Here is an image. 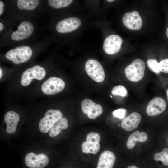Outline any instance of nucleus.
<instances>
[{"label": "nucleus", "mask_w": 168, "mask_h": 168, "mask_svg": "<svg viewBox=\"0 0 168 168\" xmlns=\"http://www.w3.org/2000/svg\"><path fill=\"white\" fill-rule=\"evenodd\" d=\"M32 54L33 51L30 47L21 45L8 51L5 54V57L13 63L19 64L28 61Z\"/></svg>", "instance_id": "nucleus-1"}, {"label": "nucleus", "mask_w": 168, "mask_h": 168, "mask_svg": "<svg viewBox=\"0 0 168 168\" xmlns=\"http://www.w3.org/2000/svg\"><path fill=\"white\" fill-rule=\"evenodd\" d=\"M145 68L144 62L140 59H136L125 68L124 70L125 76L130 81L138 82L143 78Z\"/></svg>", "instance_id": "nucleus-2"}, {"label": "nucleus", "mask_w": 168, "mask_h": 168, "mask_svg": "<svg viewBox=\"0 0 168 168\" xmlns=\"http://www.w3.org/2000/svg\"><path fill=\"white\" fill-rule=\"evenodd\" d=\"M46 74V71L44 68L39 65H35L23 72L21 83L23 86H27L30 84L34 79L39 80L43 79Z\"/></svg>", "instance_id": "nucleus-3"}, {"label": "nucleus", "mask_w": 168, "mask_h": 168, "mask_svg": "<svg viewBox=\"0 0 168 168\" xmlns=\"http://www.w3.org/2000/svg\"><path fill=\"white\" fill-rule=\"evenodd\" d=\"M63 117V114L59 110L50 109L45 113L44 116L40 121L39 124L40 131L46 133L49 131L54 124Z\"/></svg>", "instance_id": "nucleus-4"}, {"label": "nucleus", "mask_w": 168, "mask_h": 168, "mask_svg": "<svg viewBox=\"0 0 168 168\" xmlns=\"http://www.w3.org/2000/svg\"><path fill=\"white\" fill-rule=\"evenodd\" d=\"M65 83L62 79L57 77H51L42 84L41 90L44 94L52 95L62 91L65 87Z\"/></svg>", "instance_id": "nucleus-5"}, {"label": "nucleus", "mask_w": 168, "mask_h": 168, "mask_svg": "<svg viewBox=\"0 0 168 168\" xmlns=\"http://www.w3.org/2000/svg\"><path fill=\"white\" fill-rule=\"evenodd\" d=\"M85 69L88 75L95 81L101 82L105 78L104 68L101 64L97 60L89 59L86 62Z\"/></svg>", "instance_id": "nucleus-6"}, {"label": "nucleus", "mask_w": 168, "mask_h": 168, "mask_svg": "<svg viewBox=\"0 0 168 168\" xmlns=\"http://www.w3.org/2000/svg\"><path fill=\"white\" fill-rule=\"evenodd\" d=\"M34 31V26L30 22L24 21L21 22L16 30L11 34V38L13 41H21L29 37Z\"/></svg>", "instance_id": "nucleus-7"}, {"label": "nucleus", "mask_w": 168, "mask_h": 168, "mask_svg": "<svg viewBox=\"0 0 168 168\" xmlns=\"http://www.w3.org/2000/svg\"><path fill=\"white\" fill-rule=\"evenodd\" d=\"M26 165L30 168H43L48 164L49 159L44 154H35L32 152L27 154L25 158Z\"/></svg>", "instance_id": "nucleus-8"}, {"label": "nucleus", "mask_w": 168, "mask_h": 168, "mask_svg": "<svg viewBox=\"0 0 168 168\" xmlns=\"http://www.w3.org/2000/svg\"><path fill=\"white\" fill-rule=\"evenodd\" d=\"M122 42L123 40L119 36L115 34L109 35L104 41L103 50L107 54H115L120 50Z\"/></svg>", "instance_id": "nucleus-9"}, {"label": "nucleus", "mask_w": 168, "mask_h": 168, "mask_svg": "<svg viewBox=\"0 0 168 168\" xmlns=\"http://www.w3.org/2000/svg\"><path fill=\"white\" fill-rule=\"evenodd\" d=\"M122 21L126 27L134 30H140L142 25V20L136 11L125 13L122 17Z\"/></svg>", "instance_id": "nucleus-10"}, {"label": "nucleus", "mask_w": 168, "mask_h": 168, "mask_svg": "<svg viewBox=\"0 0 168 168\" xmlns=\"http://www.w3.org/2000/svg\"><path fill=\"white\" fill-rule=\"evenodd\" d=\"M81 24L80 19L76 17H69L58 22L56 26V30L59 33H65L72 32L77 29Z\"/></svg>", "instance_id": "nucleus-11"}, {"label": "nucleus", "mask_w": 168, "mask_h": 168, "mask_svg": "<svg viewBox=\"0 0 168 168\" xmlns=\"http://www.w3.org/2000/svg\"><path fill=\"white\" fill-rule=\"evenodd\" d=\"M166 106V103L163 99L160 97H155L148 104L146 108V113L151 116L158 115L165 110Z\"/></svg>", "instance_id": "nucleus-12"}, {"label": "nucleus", "mask_w": 168, "mask_h": 168, "mask_svg": "<svg viewBox=\"0 0 168 168\" xmlns=\"http://www.w3.org/2000/svg\"><path fill=\"white\" fill-rule=\"evenodd\" d=\"M141 119V117L139 114L133 112L122 120L121 123V127L128 131L133 130L139 125Z\"/></svg>", "instance_id": "nucleus-13"}, {"label": "nucleus", "mask_w": 168, "mask_h": 168, "mask_svg": "<svg viewBox=\"0 0 168 168\" xmlns=\"http://www.w3.org/2000/svg\"><path fill=\"white\" fill-rule=\"evenodd\" d=\"M20 116L16 112L10 111L7 112L4 116V120L7 126L6 131L8 133L12 134L16 131Z\"/></svg>", "instance_id": "nucleus-14"}, {"label": "nucleus", "mask_w": 168, "mask_h": 168, "mask_svg": "<svg viewBox=\"0 0 168 168\" xmlns=\"http://www.w3.org/2000/svg\"><path fill=\"white\" fill-rule=\"evenodd\" d=\"M116 156L112 152L105 151L100 156L96 168H113Z\"/></svg>", "instance_id": "nucleus-15"}, {"label": "nucleus", "mask_w": 168, "mask_h": 168, "mask_svg": "<svg viewBox=\"0 0 168 168\" xmlns=\"http://www.w3.org/2000/svg\"><path fill=\"white\" fill-rule=\"evenodd\" d=\"M147 135L145 132L135 131L129 137L127 142L126 146L128 149H131L135 146L137 141L144 142L147 141Z\"/></svg>", "instance_id": "nucleus-16"}, {"label": "nucleus", "mask_w": 168, "mask_h": 168, "mask_svg": "<svg viewBox=\"0 0 168 168\" xmlns=\"http://www.w3.org/2000/svg\"><path fill=\"white\" fill-rule=\"evenodd\" d=\"M68 127V123L67 119L62 117L59 119L49 130V135L51 137L57 136L62 129H66Z\"/></svg>", "instance_id": "nucleus-17"}, {"label": "nucleus", "mask_w": 168, "mask_h": 168, "mask_svg": "<svg viewBox=\"0 0 168 168\" xmlns=\"http://www.w3.org/2000/svg\"><path fill=\"white\" fill-rule=\"evenodd\" d=\"M39 3L40 1L38 0H18L16 4L20 10H32L38 7Z\"/></svg>", "instance_id": "nucleus-18"}, {"label": "nucleus", "mask_w": 168, "mask_h": 168, "mask_svg": "<svg viewBox=\"0 0 168 168\" xmlns=\"http://www.w3.org/2000/svg\"><path fill=\"white\" fill-rule=\"evenodd\" d=\"M82 150L85 153L96 154L99 151L100 146L99 143H96L86 141L81 145Z\"/></svg>", "instance_id": "nucleus-19"}, {"label": "nucleus", "mask_w": 168, "mask_h": 168, "mask_svg": "<svg viewBox=\"0 0 168 168\" xmlns=\"http://www.w3.org/2000/svg\"><path fill=\"white\" fill-rule=\"evenodd\" d=\"M102 112V106L99 104L95 103L89 109L87 115L90 119H94L100 116Z\"/></svg>", "instance_id": "nucleus-20"}, {"label": "nucleus", "mask_w": 168, "mask_h": 168, "mask_svg": "<svg viewBox=\"0 0 168 168\" xmlns=\"http://www.w3.org/2000/svg\"><path fill=\"white\" fill-rule=\"evenodd\" d=\"M72 0H49L48 3L52 7L55 9H59L66 7L73 2Z\"/></svg>", "instance_id": "nucleus-21"}, {"label": "nucleus", "mask_w": 168, "mask_h": 168, "mask_svg": "<svg viewBox=\"0 0 168 168\" xmlns=\"http://www.w3.org/2000/svg\"><path fill=\"white\" fill-rule=\"evenodd\" d=\"M154 159L156 161H161L165 166H168V148L163 149L161 153H156Z\"/></svg>", "instance_id": "nucleus-22"}, {"label": "nucleus", "mask_w": 168, "mask_h": 168, "mask_svg": "<svg viewBox=\"0 0 168 168\" xmlns=\"http://www.w3.org/2000/svg\"><path fill=\"white\" fill-rule=\"evenodd\" d=\"M113 95L120 96L123 97L127 96L128 95L127 91L124 86L121 85H119L114 87L111 90Z\"/></svg>", "instance_id": "nucleus-23"}, {"label": "nucleus", "mask_w": 168, "mask_h": 168, "mask_svg": "<svg viewBox=\"0 0 168 168\" xmlns=\"http://www.w3.org/2000/svg\"><path fill=\"white\" fill-rule=\"evenodd\" d=\"M147 64L149 69L156 74H158L161 72L159 69V63L156 60L150 59L147 61Z\"/></svg>", "instance_id": "nucleus-24"}, {"label": "nucleus", "mask_w": 168, "mask_h": 168, "mask_svg": "<svg viewBox=\"0 0 168 168\" xmlns=\"http://www.w3.org/2000/svg\"><path fill=\"white\" fill-rule=\"evenodd\" d=\"M95 103L90 99L87 98L84 99L81 103V106L83 112L85 114H87L89 109Z\"/></svg>", "instance_id": "nucleus-25"}, {"label": "nucleus", "mask_w": 168, "mask_h": 168, "mask_svg": "<svg viewBox=\"0 0 168 168\" xmlns=\"http://www.w3.org/2000/svg\"><path fill=\"white\" fill-rule=\"evenodd\" d=\"M100 140V136L97 133L91 132L86 136V141L89 142L99 143Z\"/></svg>", "instance_id": "nucleus-26"}, {"label": "nucleus", "mask_w": 168, "mask_h": 168, "mask_svg": "<svg viewBox=\"0 0 168 168\" xmlns=\"http://www.w3.org/2000/svg\"><path fill=\"white\" fill-rule=\"evenodd\" d=\"M159 64L160 71L164 73H168V58L161 60Z\"/></svg>", "instance_id": "nucleus-27"}, {"label": "nucleus", "mask_w": 168, "mask_h": 168, "mask_svg": "<svg viewBox=\"0 0 168 168\" xmlns=\"http://www.w3.org/2000/svg\"><path fill=\"white\" fill-rule=\"evenodd\" d=\"M126 110L124 108L117 109L113 112V116L120 119H123L125 114Z\"/></svg>", "instance_id": "nucleus-28"}, {"label": "nucleus", "mask_w": 168, "mask_h": 168, "mask_svg": "<svg viewBox=\"0 0 168 168\" xmlns=\"http://www.w3.org/2000/svg\"><path fill=\"white\" fill-rule=\"evenodd\" d=\"M4 2L1 1H0V16H1L3 13L4 8Z\"/></svg>", "instance_id": "nucleus-29"}, {"label": "nucleus", "mask_w": 168, "mask_h": 168, "mask_svg": "<svg viewBox=\"0 0 168 168\" xmlns=\"http://www.w3.org/2000/svg\"><path fill=\"white\" fill-rule=\"evenodd\" d=\"M4 28V25L2 23H0V31L1 32L2 31Z\"/></svg>", "instance_id": "nucleus-30"}, {"label": "nucleus", "mask_w": 168, "mask_h": 168, "mask_svg": "<svg viewBox=\"0 0 168 168\" xmlns=\"http://www.w3.org/2000/svg\"><path fill=\"white\" fill-rule=\"evenodd\" d=\"M127 168H138V167L134 165H130L128 166Z\"/></svg>", "instance_id": "nucleus-31"}, {"label": "nucleus", "mask_w": 168, "mask_h": 168, "mask_svg": "<svg viewBox=\"0 0 168 168\" xmlns=\"http://www.w3.org/2000/svg\"><path fill=\"white\" fill-rule=\"evenodd\" d=\"M0 79H1L2 75V71L1 68L0 69Z\"/></svg>", "instance_id": "nucleus-32"}, {"label": "nucleus", "mask_w": 168, "mask_h": 168, "mask_svg": "<svg viewBox=\"0 0 168 168\" xmlns=\"http://www.w3.org/2000/svg\"><path fill=\"white\" fill-rule=\"evenodd\" d=\"M166 34L167 36V38H168V27L166 29Z\"/></svg>", "instance_id": "nucleus-33"}, {"label": "nucleus", "mask_w": 168, "mask_h": 168, "mask_svg": "<svg viewBox=\"0 0 168 168\" xmlns=\"http://www.w3.org/2000/svg\"><path fill=\"white\" fill-rule=\"evenodd\" d=\"M166 93H167V99H168V89L167 90Z\"/></svg>", "instance_id": "nucleus-34"}, {"label": "nucleus", "mask_w": 168, "mask_h": 168, "mask_svg": "<svg viewBox=\"0 0 168 168\" xmlns=\"http://www.w3.org/2000/svg\"><path fill=\"white\" fill-rule=\"evenodd\" d=\"M107 1L110 2H113V1H114V0H107Z\"/></svg>", "instance_id": "nucleus-35"}, {"label": "nucleus", "mask_w": 168, "mask_h": 168, "mask_svg": "<svg viewBox=\"0 0 168 168\" xmlns=\"http://www.w3.org/2000/svg\"><path fill=\"white\" fill-rule=\"evenodd\" d=\"M110 97L111 98H112L113 97H112V96L111 95H110Z\"/></svg>", "instance_id": "nucleus-36"}, {"label": "nucleus", "mask_w": 168, "mask_h": 168, "mask_svg": "<svg viewBox=\"0 0 168 168\" xmlns=\"http://www.w3.org/2000/svg\"></svg>", "instance_id": "nucleus-37"}]
</instances>
